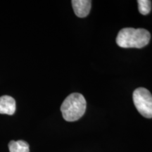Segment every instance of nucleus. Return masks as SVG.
<instances>
[{"instance_id":"1","label":"nucleus","mask_w":152,"mask_h":152,"mask_svg":"<svg viewBox=\"0 0 152 152\" xmlns=\"http://www.w3.org/2000/svg\"><path fill=\"white\" fill-rule=\"evenodd\" d=\"M151 35L143 28L134 29L125 28L120 30L116 37V43L122 48H142L149 44Z\"/></svg>"},{"instance_id":"2","label":"nucleus","mask_w":152,"mask_h":152,"mask_svg":"<svg viewBox=\"0 0 152 152\" xmlns=\"http://www.w3.org/2000/svg\"><path fill=\"white\" fill-rule=\"evenodd\" d=\"M86 100L80 93H72L65 99L61 106L63 118L68 122H73L83 117L86 111Z\"/></svg>"},{"instance_id":"3","label":"nucleus","mask_w":152,"mask_h":152,"mask_svg":"<svg viewBox=\"0 0 152 152\" xmlns=\"http://www.w3.org/2000/svg\"><path fill=\"white\" fill-rule=\"evenodd\" d=\"M133 102L136 109L142 116L152 118V95L144 87H139L134 91L132 94Z\"/></svg>"},{"instance_id":"4","label":"nucleus","mask_w":152,"mask_h":152,"mask_svg":"<svg viewBox=\"0 0 152 152\" xmlns=\"http://www.w3.org/2000/svg\"><path fill=\"white\" fill-rule=\"evenodd\" d=\"M74 12L80 18H84L90 14L92 1L90 0H73L71 1Z\"/></svg>"},{"instance_id":"5","label":"nucleus","mask_w":152,"mask_h":152,"mask_svg":"<svg viewBox=\"0 0 152 152\" xmlns=\"http://www.w3.org/2000/svg\"><path fill=\"white\" fill-rule=\"evenodd\" d=\"M16 111V101L10 96L0 97V113L13 115Z\"/></svg>"},{"instance_id":"6","label":"nucleus","mask_w":152,"mask_h":152,"mask_svg":"<svg viewBox=\"0 0 152 152\" xmlns=\"http://www.w3.org/2000/svg\"><path fill=\"white\" fill-rule=\"evenodd\" d=\"M9 152H30L29 145L23 140L11 141L9 144Z\"/></svg>"},{"instance_id":"7","label":"nucleus","mask_w":152,"mask_h":152,"mask_svg":"<svg viewBox=\"0 0 152 152\" xmlns=\"http://www.w3.org/2000/svg\"><path fill=\"white\" fill-rule=\"evenodd\" d=\"M138 9L142 15L149 14L151 9V1L149 0H138Z\"/></svg>"}]
</instances>
